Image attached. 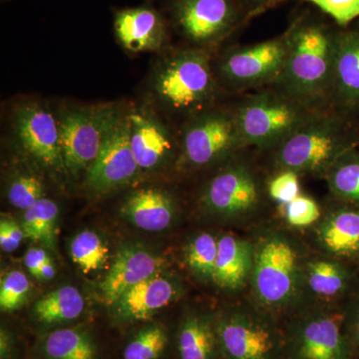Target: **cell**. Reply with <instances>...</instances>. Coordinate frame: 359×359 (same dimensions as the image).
Segmentation results:
<instances>
[{"instance_id": "6da1fadb", "label": "cell", "mask_w": 359, "mask_h": 359, "mask_svg": "<svg viewBox=\"0 0 359 359\" xmlns=\"http://www.w3.org/2000/svg\"><path fill=\"white\" fill-rule=\"evenodd\" d=\"M254 268L247 297L283 321L306 306L302 271L309 245L297 230L266 218L248 229Z\"/></svg>"}, {"instance_id": "7a4b0ae2", "label": "cell", "mask_w": 359, "mask_h": 359, "mask_svg": "<svg viewBox=\"0 0 359 359\" xmlns=\"http://www.w3.org/2000/svg\"><path fill=\"white\" fill-rule=\"evenodd\" d=\"M287 33V59L273 87L313 112L330 110L339 32L320 21L299 18Z\"/></svg>"}, {"instance_id": "3957f363", "label": "cell", "mask_w": 359, "mask_h": 359, "mask_svg": "<svg viewBox=\"0 0 359 359\" xmlns=\"http://www.w3.org/2000/svg\"><path fill=\"white\" fill-rule=\"evenodd\" d=\"M359 146V124L335 111L316 112L271 154L273 172L325 178L334 163Z\"/></svg>"}, {"instance_id": "277c9868", "label": "cell", "mask_w": 359, "mask_h": 359, "mask_svg": "<svg viewBox=\"0 0 359 359\" xmlns=\"http://www.w3.org/2000/svg\"><path fill=\"white\" fill-rule=\"evenodd\" d=\"M266 182L261 170L240 154L219 166L200 197L205 217L226 224L250 229L266 219L269 202Z\"/></svg>"}, {"instance_id": "5b68a950", "label": "cell", "mask_w": 359, "mask_h": 359, "mask_svg": "<svg viewBox=\"0 0 359 359\" xmlns=\"http://www.w3.org/2000/svg\"><path fill=\"white\" fill-rule=\"evenodd\" d=\"M216 327L221 359H285L282 321L247 295L217 311Z\"/></svg>"}, {"instance_id": "8992f818", "label": "cell", "mask_w": 359, "mask_h": 359, "mask_svg": "<svg viewBox=\"0 0 359 359\" xmlns=\"http://www.w3.org/2000/svg\"><path fill=\"white\" fill-rule=\"evenodd\" d=\"M153 88L160 102L177 114L193 117L211 109L218 86L209 52L194 47L165 59L155 72Z\"/></svg>"}, {"instance_id": "52a82bcc", "label": "cell", "mask_w": 359, "mask_h": 359, "mask_svg": "<svg viewBox=\"0 0 359 359\" xmlns=\"http://www.w3.org/2000/svg\"><path fill=\"white\" fill-rule=\"evenodd\" d=\"M233 113L245 147L271 153L316 112L271 86L245 97Z\"/></svg>"}, {"instance_id": "ba28073f", "label": "cell", "mask_w": 359, "mask_h": 359, "mask_svg": "<svg viewBox=\"0 0 359 359\" xmlns=\"http://www.w3.org/2000/svg\"><path fill=\"white\" fill-rule=\"evenodd\" d=\"M285 359H356L344 304H309L283 321Z\"/></svg>"}, {"instance_id": "9c48e42d", "label": "cell", "mask_w": 359, "mask_h": 359, "mask_svg": "<svg viewBox=\"0 0 359 359\" xmlns=\"http://www.w3.org/2000/svg\"><path fill=\"white\" fill-rule=\"evenodd\" d=\"M245 148L235 113L210 109L193 116L187 123L180 154L186 166L199 170L222 166Z\"/></svg>"}, {"instance_id": "30bf717a", "label": "cell", "mask_w": 359, "mask_h": 359, "mask_svg": "<svg viewBox=\"0 0 359 359\" xmlns=\"http://www.w3.org/2000/svg\"><path fill=\"white\" fill-rule=\"evenodd\" d=\"M123 114L112 105L75 108L59 117L66 174L86 173Z\"/></svg>"}, {"instance_id": "8fae6325", "label": "cell", "mask_w": 359, "mask_h": 359, "mask_svg": "<svg viewBox=\"0 0 359 359\" xmlns=\"http://www.w3.org/2000/svg\"><path fill=\"white\" fill-rule=\"evenodd\" d=\"M287 54V33L276 39L231 49L218 65L219 79L237 91L275 86Z\"/></svg>"}, {"instance_id": "7c38bea8", "label": "cell", "mask_w": 359, "mask_h": 359, "mask_svg": "<svg viewBox=\"0 0 359 359\" xmlns=\"http://www.w3.org/2000/svg\"><path fill=\"white\" fill-rule=\"evenodd\" d=\"M242 18L245 20L238 0L175 1V20L180 32L200 48L226 39Z\"/></svg>"}, {"instance_id": "4fadbf2b", "label": "cell", "mask_w": 359, "mask_h": 359, "mask_svg": "<svg viewBox=\"0 0 359 359\" xmlns=\"http://www.w3.org/2000/svg\"><path fill=\"white\" fill-rule=\"evenodd\" d=\"M309 248L347 263L359 259V205L332 199L320 218L308 229Z\"/></svg>"}, {"instance_id": "5bb4252c", "label": "cell", "mask_w": 359, "mask_h": 359, "mask_svg": "<svg viewBox=\"0 0 359 359\" xmlns=\"http://www.w3.org/2000/svg\"><path fill=\"white\" fill-rule=\"evenodd\" d=\"M18 143L40 164L52 171L66 173L58 119L36 102L21 104L13 116Z\"/></svg>"}, {"instance_id": "9a60e30c", "label": "cell", "mask_w": 359, "mask_h": 359, "mask_svg": "<svg viewBox=\"0 0 359 359\" xmlns=\"http://www.w3.org/2000/svg\"><path fill=\"white\" fill-rule=\"evenodd\" d=\"M140 171L130 145L128 118L123 115L85 173V183L89 192L103 195L127 185Z\"/></svg>"}, {"instance_id": "2e32d148", "label": "cell", "mask_w": 359, "mask_h": 359, "mask_svg": "<svg viewBox=\"0 0 359 359\" xmlns=\"http://www.w3.org/2000/svg\"><path fill=\"white\" fill-rule=\"evenodd\" d=\"M302 283L306 306H342L358 289L351 264L313 249L304 259Z\"/></svg>"}, {"instance_id": "e0dca14e", "label": "cell", "mask_w": 359, "mask_h": 359, "mask_svg": "<svg viewBox=\"0 0 359 359\" xmlns=\"http://www.w3.org/2000/svg\"><path fill=\"white\" fill-rule=\"evenodd\" d=\"M183 292L181 278L166 271H162L123 294L110 306L111 314L118 323L149 320L181 299Z\"/></svg>"}, {"instance_id": "ac0fdd59", "label": "cell", "mask_w": 359, "mask_h": 359, "mask_svg": "<svg viewBox=\"0 0 359 359\" xmlns=\"http://www.w3.org/2000/svg\"><path fill=\"white\" fill-rule=\"evenodd\" d=\"M166 269L167 261L161 255L140 245H126L117 252L99 283L101 299L111 306L127 290Z\"/></svg>"}, {"instance_id": "d6986e66", "label": "cell", "mask_w": 359, "mask_h": 359, "mask_svg": "<svg viewBox=\"0 0 359 359\" xmlns=\"http://www.w3.org/2000/svg\"><path fill=\"white\" fill-rule=\"evenodd\" d=\"M330 110L359 124V29L337 33Z\"/></svg>"}, {"instance_id": "ffe728a7", "label": "cell", "mask_w": 359, "mask_h": 359, "mask_svg": "<svg viewBox=\"0 0 359 359\" xmlns=\"http://www.w3.org/2000/svg\"><path fill=\"white\" fill-rule=\"evenodd\" d=\"M254 268V247L249 236L224 233L219 235L218 255L212 285L230 297L249 294Z\"/></svg>"}, {"instance_id": "44dd1931", "label": "cell", "mask_w": 359, "mask_h": 359, "mask_svg": "<svg viewBox=\"0 0 359 359\" xmlns=\"http://www.w3.org/2000/svg\"><path fill=\"white\" fill-rule=\"evenodd\" d=\"M130 145L141 171L159 169L176 153V144L167 127L147 110H133L127 114Z\"/></svg>"}, {"instance_id": "7402d4cb", "label": "cell", "mask_w": 359, "mask_h": 359, "mask_svg": "<svg viewBox=\"0 0 359 359\" xmlns=\"http://www.w3.org/2000/svg\"><path fill=\"white\" fill-rule=\"evenodd\" d=\"M121 215L141 230L159 233L176 221L178 204L173 195L162 189H140L126 198Z\"/></svg>"}, {"instance_id": "603a6c76", "label": "cell", "mask_w": 359, "mask_h": 359, "mask_svg": "<svg viewBox=\"0 0 359 359\" xmlns=\"http://www.w3.org/2000/svg\"><path fill=\"white\" fill-rule=\"evenodd\" d=\"M116 37L131 52L158 51L166 41V27L160 14L150 7L123 9L115 15Z\"/></svg>"}, {"instance_id": "cb8c5ba5", "label": "cell", "mask_w": 359, "mask_h": 359, "mask_svg": "<svg viewBox=\"0 0 359 359\" xmlns=\"http://www.w3.org/2000/svg\"><path fill=\"white\" fill-rule=\"evenodd\" d=\"M216 318L217 311L186 309L176 332L178 359H221Z\"/></svg>"}, {"instance_id": "d4e9b609", "label": "cell", "mask_w": 359, "mask_h": 359, "mask_svg": "<svg viewBox=\"0 0 359 359\" xmlns=\"http://www.w3.org/2000/svg\"><path fill=\"white\" fill-rule=\"evenodd\" d=\"M83 295L75 287L65 285L45 294L33 306V314L44 325H58L76 320L83 313Z\"/></svg>"}, {"instance_id": "484cf974", "label": "cell", "mask_w": 359, "mask_h": 359, "mask_svg": "<svg viewBox=\"0 0 359 359\" xmlns=\"http://www.w3.org/2000/svg\"><path fill=\"white\" fill-rule=\"evenodd\" d=\"M42 353L46 359H96L95 342L78 328H63L45 337Z\"/></svg>"}, {"instance_id": "4316f807", "label": "cell", "mask_w": 359, "mask_h": 359, "mask_svg": "<svg viewBox=\"0 0 359 359\" xmlns=\"http://www.w3.org/2000/svg\"><path fill=\"white\" fill-rule=\"evenodd\" d=\"M219 235L211 231H201L189 238L184 249V262L197 282L212 285Z\"/></svg>"}, {"instance_id": "83f0119b", "label": "cell", "mask_w": 359, "mask_h": 359, "mask_svg": "<svg viewBox=\"0 0 359 359\" xmlns=\"http://www.w3.org/2000/svg\"><path fill=\"white\" fill-rule=\"evenodd\" d=\"M323 179L332 199L359 205V146L342 155Z\"/></svg>"}, {"instance_id": "f1b7e54d", "label": "cell", "mask_w": 359, "mask_h": 359, "mask_svg": "<svg viewBox=\"0 0 359 359\" xmlns=\"http://www.w3.org/2000/svg\"><path fill=\"white\" fill-rule=\"evenodd\" d=\"M59 208L54 201L41 198L23 212L22 226L25 238L54 249L57 233Z\"/></svg>"}, {"instance_id": "f546056e", "label": "cell", "mask_w": 359, "mask_h": 359, "mask_svg": "<svg viewBox=\"0 0 359 359\" xmlns=\"http://www.w3.org/2000/svg\"><path fill=\"white\" fill-rule=\"evenodd\" d=\"M108 252L102 238L93 231H81L70 243L71 259L84 273L103 269Z\"/></svg>"}, {"instance_id": "4dcf8cb0", "label": "cell", "mask_w": 359, "mask_h": 359, "mask_svg": "<svg viewBox=\"0 0 359 359\" xmlns=\"http://www.w3.org/2000/svg\"><path fill=\"white\" fill-rule=\"evenodd\" d=\"M169 341V334L163 325H148L127 344L123 359H160L167 351Z\"/></svg>"}, {"instance_id": "1f68e13d", "label": "cell", "mask_w": 359, "mask_h": 359, "mask_svg": "<svg viewBox=\"0 0 359 359\" xmlns=\"http://www.w3.org/2000/svg\"><path fill=\"white\" fill-rule=\"evenodd\" d=\"M283 222L294 230H308L320 218L323 207L309 196L301 195L289 204L278 205Z\"/></svg>"}, {"instance_id": "d6a6232c", "label": "cell", "mask_w": 359, "mask_h": 359, "mask_svg": "<svg viewBox=\"0 0 359 359\" xmlns=\"http://www.w3.org/2000/svg\"><path fill=\"white\" fill-rule=\"evenodd\" d=\"M43 184L39 177L29 173H20L9 183L7 199L16 209L26 211L43 198Z\"/></svg>"}, {"instance_id": "836d02e7", "label": "cell", "mask_w": 359, "mask_h": 359, "mask_svg": "<svg viewBox=\"0 0 359 359\" xmlns=\"http://www.w3.org/2000/svg\"><path fill=\"white\" fill-rule=\"evenodd\" d=\"M32 283L25 273L14 269L1 280L0 285V308L4 311H13L21 308L27 301Z\"/></svg>"}, {"instance_id": "e575fe53", "label": "cell", "mask_w": 359, "mask_h": 359, "mask_svg": "<svg viewBox=\"0 0 359 359\" xmlns=\"http://www.w3.org/2000/svg\"><path fill=\"white\" fill-rule=\"evenodd\" d=\"M269 201L278 205H287L302 194L299 175L292 171L273 172L266 182Z\"/></svg>"}, {"instance_id": "d590c367", "label": "cell", "mask_w": 359, "mask_h": 359, "mask_svg": "<svg viewBox=\"0 0 359 359\" xmlns=\"http://www.w3.org/2000/svg\"><path fill=\"white\" fill-rule=\"evenodd\" d=\"M332 18L340 27L359 18V0H306Z\"/></svg>"}, {"instance_id": "8d00e7d4", "label": "cell", "mask_w": 359, "mask_h": 359, "mask_svg": "<svg viewBox=\"0 0 359 359\" xmlns=\"http://www.w3.org/2000/svg\"><path fill=\"white\" fill-rule=\"evenodd\" d=\"M344 325L356 356H359V289L344 304Z\"/></svg>"}, {"instance_id": "74e56055", "label": "cell", "mask_w": 359, "mask_h": 359, "mask_svg": "<svg viewBox=\"0 0 359 359\" xmlns=\"http://www.w3.org/2000/svg\"><path fill=\"white\" fill-rule=\"evenodd\" d=\"M25 238L21 224L8 217H2L0 221V247L6 252L18 250Z\"/></svg>"}, {"instance_id": "f35d334b", "label": "cell", "mask_w": 359, "mask_h": 359, "mask_svg": "<svg viewBox=\"0 0 359 359\" xmlns=\"http://www.w3.org/2000/svg\"><path fill=\"white\" fill-rule=\"evenodd\" d=\"M238 1L244 13L245 20H248L266 13L269 9L280 6L287 0H238Z\"/></svg>"}, {"instance_id": "ab89813d", "label": "cell", "mask_w": 359, "mask_h": 359, "mask_svg": "<svg viewBox=\"0 0 359 359\" xmlns=\"http://www.w3.org/2000/svg\"><path fill=\"white\" fill-rule=\"evenodd\" d=\"M48 257L46 250L39 249V248H33V249L28 250L25 252V266L34 278H39L40 269Z\"/></svg>"}, {"instance_id": "60d3db41", "label": "cell", "mask_w": 359, "mask_h": 359, "mask_svg": "<svg viewBox=\"0 0 359 359\" xmlns=\"http://www.w3.org/2000/svg\"><path fill=\"white\" fill-rule=\"evenodd\" d=\"M14 353V344L13 337L6 328H1L0 334V358L11 359Z\"/></svg>"}, {"instance_id": "b9f144b4", "label": "cell", "mask_w": 359, "mask_h": 359, "mask_svg": "<svg viewBox=\"0 0 359 359\" xmlns=\"http://www.w3.org/2000/svg\"><path fill=\"white\" fill-rule=\"evenodd\" d=\"M55 275V266H54L53 262L51 261L50 257H48L47 261L42 264L41 269H40L39 280H42V282H49V280H53Z\"/></svg>"}, {"instance_id": "7bdbcfd3", "label": "cell", "mask_w": 359, "mask_h": 359, "mask_svg": "<svg viewBox=\"0 0 359 359\" xmlns=\"http://www.w3.org/2000/svg\"><path fill=\"white\" fill-rule=\"evenodd\" d=\"M358 264H359V259H358Z\"/></svg>"}]
</instances>
